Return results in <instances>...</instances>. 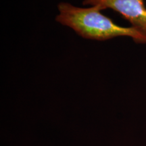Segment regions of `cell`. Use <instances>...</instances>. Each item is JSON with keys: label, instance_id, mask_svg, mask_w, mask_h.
Listing matches in <instances>:
<instances>
[{"label": "cell", "instance_id": "7a4b0ae2", "mask_svg": "<svg viewBox=\"0 0 146 146\" xmlns=\"http://www.w3.org/2000/svg\"><path fill=\"white\" fill-rule=\"evenodd\" d=\"M83 5L102 11L111 9L120 14L131 27L146 33V6L144 0H84Z\"/></svg>", "mask_w": 146, "mask_h": 146}, {"label": "cell", "instance_id": "6da1fadb", "mask_svg": "<svg viewBox=\"0 0 146 146\" xmlns=\"http://www.w3.org/2000/svg\"><path fill=\"white\" fill-rule=\"evenodd\" d=\"M56 21L63 26L72 29L84 39L106 41L126 36L140 44H146V33L133 27H122L102 14L96 6L81 8L70 3L58 5Z\"/></svg>", "mask_w": 146, "mask_h": 146}]
</instances>
